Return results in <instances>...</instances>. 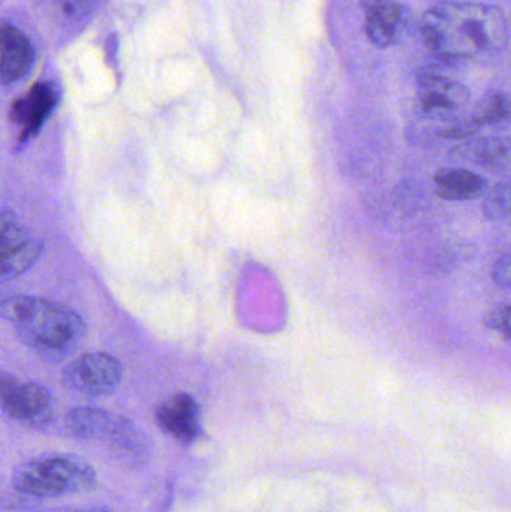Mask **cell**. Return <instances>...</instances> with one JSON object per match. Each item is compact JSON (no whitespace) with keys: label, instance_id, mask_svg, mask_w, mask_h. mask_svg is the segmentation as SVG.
Instances as JSON below:
<instances>
[{"label":"cell","instance_id":"13","mask_svg":"<svg viewBox=\"0 0 511 512\" xmlns=\"http://www.w3.org/2000/svg\"><path fill=\"white\" fill-rule=\"evenodd\" d=\"M450 156L455 162L477 165L489 171H503L510 165V144L500 137L470 138L456 146Z\"/></svg>","mask_w":511,"mask_h":512},{"label":"cell","instance_id":"15","mask_svg":"<svg viewBox=\"0 0 511 512\" xmlns=\"http://www.w3.org/2000/svg\"><path fill=\"white\" fill-rule=\"evenodd\" d=\"M471 117L482 128L485 125H497V123L506 122L510 117L509 96L501 92L489 93L479 102L476 111H474Z\"/></svg>","mask_w":511,"mask_h":512},{"label":"cell","instance_id":"6","mask_svg":"<svg viewBox=\"0 0 511 512\" xmlns=\"http://www.w3.org/2000/svg\"><path fill=\"white\" fill-rule=\"evenodd\" d=\"M0 409L11 420L29 427H44L53 417V399L47 388L36 382H21L0 375Z\"/></svg>","mask_w":511,"mask_h":512},{"label":"cell","instance_id":"12","mask_svg":"<svg viewBox=\"0 0 511 512\" xmlns=\"http://www.w3.org/2000/svg\"><path fill=\"white\" fill-rule=\"evenodd\" d=\"M156 420L168 435L180 442H191L200 429L197 402L185 393L165 400L156 412Z\"/></svg>","mask_w":511,"mask_h":512},{"label":"cell","instance_id":"8","mask_svg":"<svg viewBox=\"0 0 511 512\" xmlns=\"http://www.w3.org/2000/svg\"><path fill=\"white\" fill-rule=\"evenodd\" d=\"M65 427L72 436L81 439H105L116 447L132 430L134 424L126 418L114 417L96 408L72 409L65 418Z\"/></svg>","mask_w":511,"mask_h":512},{"label":"cell","instance_id":"11","mask_svg":"<svg viewBox=\"0 0 511 512\" xmlns=\"http://www.w3.org/2000/svg\"><path fill=\"white\" fill-rule=\"evenodd\" d=\"M54 104H56V92L53 86L42 81L12 105V120L21 125V140H29L39 131L50 116Z\"/></svg>","mask_w":511,"mask_h":512},{"label":"cell","instance_id":"9","mask_svg":"<svg viewBox=\"0 0 511 512\" xmlns=\"http://www.w3.org/2000/svg\"><path fill=\"white\" fill-rule=\"evenodd\" d=\"M36 51L30 39L11 24L0 26V84H11L29 74Z\"/></svg>","mask_w":511,"mask_h":512},{"label":"cell","instance_id":"2","mask_svg":"<svg viewBox=\"0 0 511 512\" xmlns=\"http://www.w3.org/2000/svg\"><path fill=\"white\" fill-rule=\"evenodd\" d=\"M0 316L17 328L18 336L30 349L51 361L68 357L86 334V322L80 313L45 298H3Z\"/></svg>","mask_w":511,"mask_h":512},{"label":"cell","instance_id":"7","mask_svg":"<svg viewBox=\"0 0 511 512\" xmlns=\"http://www.w3.org/2000/svg\"><path fill=\"white\" fill-rule=\"evenodd\" d=\"M62 381L69 390L84 396H108L122 381V364L107 352H89L65 367Z\"/></svg>","mask_w":511,"mask_h":512},{"label":"cell","instance_id":"5","mask_svg":"<svg viewBox=\"0 0 511 512\" xmlns=\"http://www.w3.org/2000/svg\"><path fill=\"white\" fill-rule=\"evenodd\" d=\"M42 242L15 213L0 210V283L17 279L38 262Z\"/></svg>","mask_w":511,"mask_h":512},{"label":"cell","instance_id":"16","mask_svg":"<svg viewBox=\"0 0 511 512\" xmlns=\"http://www.w3.org/2000/svg\"><path fill=\"white\" fill-rule=\"evenodd\" d=\"M482 215L486 221L497 222L509 215L511 207L510 183L500 182L483 195Z\"/></svg>","mask_w":511,"mask_h":512},{"label":"cell","instance_id":"17","mask_svg":"<svg viewBox=\"0 0 511 512\" xmlns=\"http://www.w3.org/2000/svg\"><path fill=\"white\" fill-rule=\"evenodd\" d=\"M485 325L491 330L501 331L510 342V306L509 304H500V306L492 309L485 316Z\"/></svg>","mask_w":511,"mask_h":512},{"label":"cell","instance_id":"3","mask_svg":"<svg viewBox=\"0 0 511 512\" xmlns=\"http://www.w3.org/2000/svg\"><path fill=\"white\" fill-rule=\"evenodd\" d=\"M95 483V469L74 454H41L21 463L12 475L14 489L29 498L75 495Z\"/></svg>","mask_w":511,"mask_h":512},{"label":"cell","instance_id":"19","mask_svg":"<svg viewBox=\"0 0 511 512\" xmlns=\"http://www.w3.org/2000/svg\"><path fill=\"white\" fill-rule=\"evenodd\" d=\"M492 279L495 285L500 288L509 289L511 285V256L510 252L501 255L495 261L494 268H492Z\"/></svg>","mask_w":511,"mask_h":512},{"label":"cell","instance_id":"14","mask_svg":"<svg viewBox=\"0 0 511 512\" xmlns=\"http://www.w3.org/2000/svg\"><path fill=\"white\" fill-rule=\"evenodd\" d=\"M434 191L441 200H476L488 191V180L467 168H443L435 174Z\"/></svg>","mask_w":511,"mask_h":512},{"label":"cell","instance_id":"1","mask_svg":"<svg viewBox=\"0 0 511 512\" xmlns=\"http://www.w3.org/2000/svg\"><path fill=\"white\" fill-rule=\"evenodd\" d=\"M423 41L435 56L476 59L501 53L509 44V21L497 6L443 2L423 15Z\"/></svg>","mask_w":511,"mask_h":512},{"label":"cell","instance_id":"4","mask_svg":"<svg viewBox=\"0 0 511 512\" xmlns=\"http://www.w3.org/2000/svg\"><path fill=\"white\" fill-rule=\"evenodd\" d=\"M456 60L435 56L419 71L420 107L432 119H452L470 102V90L456 81Z\"/></svg>","mask_w":511,"mask_h":512},{"label":"cell","instance_id":"18","mask_svg":"<svg viewBox=\"0 0 511 512\" xmlns=\"http://www.w3.org/2000/svg\"><path fill=\"white\" fill-rule=\"evenodd\" d=\"M480 128L482 126L473 117H468V119L453 123L449 128L443 129L440 132V137L447 138V140H464V138L474 137Z\"/></svg>","mask_w":511,"mask_h":512},{"label":"cell","instance_id":"20","mask_svg":"<svg viewBox=\"0 0 511 512\" xmlns=\"http://www.w3.org/2000/svg\"><path fill=\"white\" fill-rule=\"evenodd\" d=\"M72 512H108L105 510H102V508H84V510H77Z\"/></svg>","mask_w":511,"mask_h":512},{"label":"cell","instance_id":"10","mask_svg":"<svg viewBox=\"0 0 511 512\" xmlns=\"http://www.w3.org/2000/svg\"><path fill=\"white\" fill-rule=\"evenodd\" d=\"M365 30L369 41L378 48L395 44L407 23V12L395 0H372L365 9Z\"/></svg>","mask_w":511,"mask_h":512}]
</instances>
